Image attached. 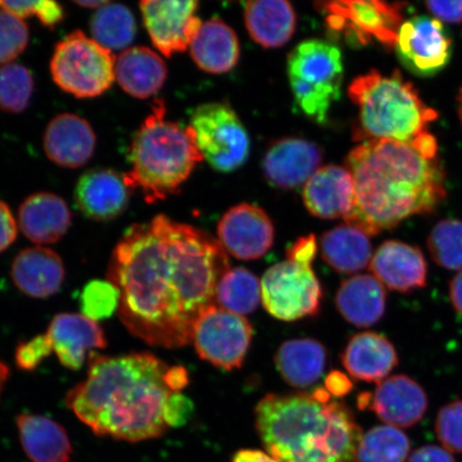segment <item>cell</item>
Instances as JSON below:
<instances>
[{"mask_svg": "<svg viewBox=\"0 0 462 462\" xmlns=\"http://www.w3.org/2000/svg\"><path fill=\"white\" fill-rule=\"evenodd\" d=\"M228 270L219 241L160 215L133 224L121 236L106 280L120 291L117 315L133 337L177 349L192 343L195 323L215 304L218 282Z\"/></svg>", "mask_w": 462, "mask_h": 462, "instance_id": "cell-1", "label": "cell"}, {"mask_svg": "<svg viewBox=\"0 0 462 462\" xmlns=\"http://www.w3.org/2000/svg\"><path fill=\"white\" fill-rule=\"evenodd\" d=\"M87 378L69 391L66 404L97 437L131 443L170 430L166 404L177 393L171 366L149 352L108 356L90 352Z\"/></svg>", "mask_w": 462, "mask_h": 462, "instance_id": "cell-2", "label": "cell"}, {"mask_svg": "<svg viewBox=\"0 0 462 462\" xmlns=\"http://www.w3.org/2000/svg\"><path fill=\"white\" fill-rule=\"evenodd\" d=\"M437 154L430 132L412 143L368 141L352 150L346 169L354 177L356 206L346 224L374 236L435 209L446 198Z\"/></svg>", "mask_w": 462, "mask_h": 462, "instance_id": "cell-3", "label": "cell"}, {"mask_svg": "<svg viewBox=\"0 0 462 462\" xmlns=\"http://www.w3.org/2000/svg\"><path fill=\"white\" fill-rule=\"evenodd\" d=\"M256 429L267 453L282 462H357L363 437L354 413L326 389L264 396Z\"/></svg>", "mask_w": 462, "mask_h": 462, "instance_id": "cell-4", "label": "cell"}, {"mask_svg": "<svg viewBox=\"0 0 462 462\" xmlns=\"http://www.w3.org/2000/svg\"><path fill=\"white\" fill-rule=\"evenodd\" d=\"M163 101L138 129L130 148V171L125 179L148 204L178 193L202 159L188 129L165 118Z\"/></svg>", "mask_w": 462, "mask_h": 462, "instance_id": "cell-5", "label": "cell"}, {"mask_svg": "<svg viewBox=\"0 0 462 462\" xmlns=\"http://www.w3.org/2000/svg\"><path fill=\"white\" fill-rule=\"evenodd\" d=\"M348 94L359 107L356 136L364 142L412 143L429 132L430 124L438 117L397 71L361 75L349 86Z\"/></svg>", "mask_w": 462, "mask_h": 462, "instance_id": "cell-6", "label": "cell"}, {"mask_svg": "<svg viewBox=\"0 0 462 462\" xmlns=\"http://www.w3.org/2000/svg\"><path fill=\"white\" fill-rule=\"evenodd\" d=\"M289 82L301 111L318 124L327 120L340 97L344 61L338 46L320 39L306 40L288 57Z\"/></svg>", "mask_w": 462, "mask_h": 462, "instance_id": "cell-7", "label": "cell"}, {"mask_svg": "<svg viewBox=\"0 0 462 462\" xmlns=\"http://www.w3.org/2000/svg\"><path fill=\"white\" fill-rule=\"evenodd\" d=\"M116 58L83 32L75 31L56 45L51 60L54 82L77 97H96L116 80Z\"/></svg>", "mask_w": 462, "mask_h": 462, "instance_id": "cell-8", "label": "cell"}, {"mask_svg": "<svg viewBox=\"0 0 462 462\" xmlns=\"http://www.w3.org/2000/svg\"><path fill=\"white\" fill-rule=\"evenodd\" d=\"M189 130L202 159L217 171L238 170L250 154L245 125L225 104L208 103L196 108Z\"/></svg>", "mask_w": 462, "mask_h": 462, "instance_id": "cell-9", "label": "cell"}, {"mask_svg": "<svg viewBox=\"0 0 462 462\" xmlns=\"http://www.w3.org/2000/svg\"><path fill=\"white\" fill-rule=\"evenodd\" d=\"M321 300L322 289L311 269V262L287 257L263 277V304L277 319L294 321L315 316Z\"/></svg>", "mask_w": 462, "mask_h": 462, "instance_id": "cell-10", "label": "cell"}, {"mask_svg": "<svg viewBox=\"0 0 462 462\" xmlns=\"http://www.w3.org/2000/svg\"><path fill=\"white\" fill-rule=\"evenodd\" d=\"M253 337L251 323L244 316L212 304L196 321L192 343L202 360L233 371L242 366Z\"/></svg>", "mask_w": 462, "mask_h": 462, "instance_id": "cell-11", "label": "cell"}, {"mask_svg": "<svg viewBox=\"0 0 462 462\" xmlns=\"http://www.w3.org/2000/svg\"><path fill=\"white\" fill-rule=\"evenodd\" d=\"M333 32L351 43L367 44L377 40L396 45L402 25L401 7L383 2H331L318 4Z\"/></svg>", "mask_w": 462, "mask_h": 462, "instance_id": "cell-12", "label": "cell"}, {"mask_svg": "<svg viewBox=\"0 0 462 462\" xmlns=\"http://www.w3.org/2000/svg\"><path fill=\"white\" fill-rule=\"evenodd\" d=\"M395 48L402 65L420 77L441 71L452 55V42L446 28L440 21L429 16L404 22Z\"/></svg>", "mask_w": 462, "mask_h": 462, "instance_id": "cell-13", "label": "cell"}, {"mask_svg": "<svg viewBox=\"0 0 462 462\" xmlns=\"http://www.w3.org/2000/svg\"><path fill=\"white\" fill-rule=\"evenodd\" d=\"M140 8L150 39L166 57L186 51L202 25L194 0H144Z\"/></svg>", "mask_w": 462, "mask_h": 462, "instance_id": "cell-14", "label": "cell"}, {"mask_svg": "<svg viewBox=\"0 0 462 462\" xmlns=\"http://www.w3.org/2000/svg\"><path fill=\"white\" fill-rule=\"evenodd\" d=\"M219 244L236 259L262 258L274 244V226L262 208L240 204L231 208L217 226Z\"/></svg>", "mask_w": 462, "mask_h": 462, "instance_id": "cell-15", "label": "cell"}, {"mask_svg": "<svg viewBox=\"0 0 462 462\" xmlns=\"http://www.w3.org/2000/svg\"><path fill=\"white\" fill-rule=\"evenodd\" d=\"M322 152L313 142L288 137L275 142L264 155L263 169L273 186L293 189L303 186L319 170Z\"/></svg>", "mask_w": 462, "mask_h": 462, "instance_id": "cell-16", "label": "cell"}, {"mask_svg": "<svg viewBox=\"0 0 462 462\" xmlns=\"http://www.w3.org/2000/svg\"><path fill=\"white\" fill-rule=\"evenodd\" d=\"M131 189L125 175L99 169L84 173L75 189V202L83 215L96 222L119 217L129 206Z\"/></svg>", "mask_w": 462, "mask_h": 462, "instance_id": "cell-17", "label": "cell"}, {"mask_svg": "<svg viewBox=\"0 0 462 462\" xmlns=\"http://www.w3.org/2000/svg\"><path fill=\"white\" fill-rule=\"evenodd\" d=\"M46 334L53 345L58 360L71 371H79L90 352L107 346L106 333L99 323L82 314L56 315Z\"/></svg>", "mask_w": 462, "mask_h": 462, "instance_id": "cell-18", "label": "cell"}, {"mask_svg": "<svg viewBox=\"0 0 462 462\" xmlns=\"http://www.w3.org/2000/svg\"><path fill=\"white\" fill-rule=\"evenodd\" d=\"M303 200L308 210L315 217L346 219L356 206L354 177L344 167H320L304 184Z\"/></svg>", "mask_w": 462, "mask_h": 462, "instance_id": "cell-19", "label": "cell"}, {"mask_svg": "<svg viewBox=\"0 0 462 462\" xmlns=\"http://www.w3.org/2000/svg\"><path fill=\"white\" fill-rule=\"evenodd\" d=\"M97 137L86 119L70 113L57 115L46 126L43 148L53 163L79 169L94 155Z\"/></svg>", "mask_w": 462, "mask_h": 462, "instance_id": "cell-20", "label": "cell"}, {"mask_svg": "<svg viewBox=\"0 0 462 462\" xmlns=\"http://www.w3.org/2000/svg\"><path fill=\"white\" fill-rule=\"evenodd\" d=\"M369 407L385 424L407 429L423 419L429 400L418 383L407 375L397 374L381 381L371 396Z\"/></svg>", "mask_w": 462, "mask_h": 462, "instance_id": "cell-21", "label": "cell"}, {"mask_svg": "<svg viewBox=\"0 0 462 462\" xmlns=\"http://www.w3.org/2000/svg\"><path fill=\"white\" fill-rule=\"evenodd\" d=\"M371 271L391 291L410 292L426 286L427 263L418 247L400 241H386L374 253Z\"/></svg>", "mask_w": 462, "mask_h": 462, "instance_id": "cell-22", "label": "cell"}, {"mask_svg": "<svg viewBox=\"0 0 462 462\" xmlns=\"http://www.w3.org/2000/svg\"><path fill=\"white\" fill-rule=\"evenodd\" d=\"M11 279L20 291L33 299H46L60 291L66 279L65 263L49 247L33 246L17 254Z\"/></svg>", "mask_w": 462, "mask_h": 462, "instance_id": "cell-23", "label": "cell"}, {"mask_svg": "<svg viewBox=\"0 0 462 462\" xmlns=\"http://www.w3.org/2000/svg\"><path fill=\"white\" fill-rule=\"evenodd\" d=\"M71 223V212L66 201L53 193L28 196L20 207V228L34 245L56 244L66 236Z\"/></svg>", "mask_w": 462, "mask_h": 462, "instance_id": "cell-24", "label": "cell"}, {"mask_svg": "<svg viewBox=\"0 0 462 462\" xmlns=\"http://www.w3.org/2000/svg\"><path fill=\"white\" fill-rule=\"evenodd\" d=\"M23 449L32 462H69L73 448L65 427L43 415L22 413L16 418Z\"/></svg>", "mask_w": 462, "mask_h": 462, "instance_id": "cell-25", "label": "cell"}, {"mask_svg": "<svg viewBox=\"0 0 462 462\" xmlns=\"http://www.w3.org/2000/svg\"><path fill=\"white\" fill-rule=\"evenodd\" d=\"M342 362L352 378L379 383L397 366L398 356L388 338L378 333L366 332L350 339Z\"/></svg>", "mask_w": 462, "mask_h": 462, "instance_id": "cell-26", "label": "cell"}, {"mask_svg": "<svg viewBox=\"0 0 462 462\" xmlns=\"http://www.w3.org/2000/svg\"><path fill=\"white\" fill-rule=\"evenodd\" d=\"M116 80L126 94L137 99L157 95L167 78L166 63L144 46L125 50L116 60Z\"/></svg>", "mask_w": 462, "mask_h": 462, "instance_id": "cell-27", "label": "cell"}, {"mask_svg": "<svg viewBox=\"0 0 462 462\" xmlns=\"http://www.w3.org/2000/svg\"><path fill=\"white\" fill-rule=\"evenodd\" d=\"M335 302L339 313L351 325L367 328L383 317L386 292L374 276L356 275L339 287Z\"/></svg>", "mask_w": 462, "mask_h": 462, "instance_id": "cell-28", "label": "cell"}, {"mask_svg": "<svg viewBox=\"0 0 462 462\" xmlns=\"http://www.w3.org/2000/svg\"><path fill=\"white\" fill-rule=\"evenodd\" d=\"M189 49L196 65L208 73H226L239 61L238 38L233 29L219 19L204 23Z\"/></svg>", "mask_w": 462, "mask_h": 462, "instance_id": "cell-29", "label": "cell"}, {"mask_svg": "<svg viewBox=\"0 0 462 462\" xmlns=\"http://www.w3.org/2000/svg\"><path fill=\"white\" fill-rule=\"evenodd\" d=\"M248 32L263 48L275 49L288 43L297 26V15L285 0H257L245 5Z\"/></svg>", "mask_w": 462, "mask_h": 462, "instance_id": "cell-30", "label": "cell"}, {"mask_svg": "<svg viewBox=\"0 0 462 462\" xmlns=\"http://www.w3.org/2000/svg\"><path fill=\"white\" fill-rule=\"evenodd\" d=\"M327 351L318 340H288L275 355V364L282 379L294 388L305 389L320 379L325 371Z\"/></svg>", "mask_w": 462, "mask_h": 462, "instance_id": "cell-31", "label": "cell"}, {"mask_svg": "<svg viewBox=\"0 0 462 462\" xmlns=\"http://www.w3.org/2000/svg\"><path fill=\"white\" fill-rule=\"evenodd\" d=\"M320 246L323 259L338 273H359L372 262L368 235L352 225H340L327 231L321 236Z\"/></svg>", "mask_w": 462, "mask_h": 462, "instance_id": "cell-32", "label": "cell"}, {"mask_svg": "<svg viewBox=\"0 0 462 462\" xmlns=\"http://www.w3.org/2000/svg\"><path fill=\"white\" fill-rule=\"evenodd\" d=\"M92 39L109 51L128 48L136 34L135 17L121 4L109 2L97 9L90 22Z\"/></svg>", "mask_w": 462, "mask_h": 462, "instance_id": "cell-33", "label": "cell"}, {"mask_svg": "<svg viewBox=\"0 0 462 462\" xmlns=\"http://www.w3.org/2000/svg\"><path fill=\"white\" fill-rule=\"evenodd\" d=\"M262 301V282L245 268L229 269L218 282L215 303L236 315L253 313Z\"/></svg>", "mask_w": 462, "mask_h": 462, "instance_id": "cell-34", "label": "cell"}, {"mask_svg": "<svg viewBox=\"0 0 462 462\" xmlns=\"http://www.w3.org/2000/svg\"><path fill=\"white\" fill-rule=\"evenodd\" d=\"M409 452V439L401 430L390 425L377 426L364 433L357 462H404Z\"/></svg>", "mask_w": 462, "mask_h": 462, "instance_id": "cell-35", "label": "cell"}, {"mask_svg": "<svg viewBox=\"0 0 462 462\" xmlns=\"http://www.w3.org/2000/svg\"><path fill=\"white\" fill-rule=\"evenodd\" d=\"M34 83L31 71L20 63L0 66V111L24 112L32 100Z\"/></svg>", "mask_w": 462, "mask_h": 462, "instance_id": "cell-36", "label": "cell"}, {"mask_svg": "<svg viewBox=\"0 0 462 462\" xmlns=\"http://www.w3.org/2000/svg\"><path fill=\"white\" fill-rule=\"evenodd\" d=\"M431 257L448 270H462V222L444 219L438 223L429 236Z\"/></svg>", "mask_w": 462, "mask_h": 462, "instance_id": "cell-37", "label": "cell"}, {"mask_svg": "<svg viewBox=\"0 0 462 462\" xmlns=\"http://www.w3.org/2000/svg\"><path fill=\"white\" fill-rule=\"evenodd\" d=\"M120 304V291L113 282L94 280L87 282L79 296L82 315L99 322L117 313Z\"/></svg>", "mask_w": 462, "mask_h": 462, "instance_id": "cell-38", "label": "cell"}, {"mask_svg": "<svg viewBox=\"0 0 462 462\" xmlns=\"http://www.w3.org/2000/svg\"><path fill=\"white\" fill-rule=\"evenodd\" d=\"M29 42V31L24 20L0 9V66L13 63Z\"/></svg>", "mask_w": 462, "mask_h": 462, "instance_id": "cell-39", "label": "cell"}, {"mask_svg": "<svg viewBox=\"0 0 462 462\" xmlns=\"http://www.w3.org/2000/svg\"><path fill=\"white\" fill-rule=\"evenodd\" d=\"M436 432L444 448L462 454V401L450 402L440 410Z\"/></svg>", "mask_w": 462, "mask_h": 462, "instance_id": "cell-40", "label": "cell"}, {"mask_svg": "<svg viewBox=\"0 0 462 462\" xmlns=\"http://www.w3.org/2000/svg\"><path fill=\"white\" fill-rule=\"evenodd\" d=\"M0 9L7 11L20 19H28L36 15L45 27L54 29L63 19L65 10L62 5L50 0L42 2H0Z\"/></svg>", "mask_w": 462, "mask_h": 462, "instance_id": "cell-41", "label": "cell"}, {"mask_svg": "<svg viewBox=\"0 0 462 462\" xmlns=\"http://www.w3.org/2000/svg\"><path fill=\"white\" fill-rule=\"evenodd\" d=\"M53 345L48 334H40L36 337L21 343L15 351V363L22 371L32 372L46 357L51 355Z\"/></svg>", "mask_w": 462, "mask_h": 462, "instance_id": "cell-42", "label": "cell"}, {"mask_svg": "<svg viewBox=\"0 0 462 462\" xmlns=\"http://www.w3.org/2000/svg\"><path fill=\"white\" fill-rule=\"evenodd\" d=\"M194 412V404L181 392L173 393L166 404V420L170 429L186 425Z\"/></svg>", "mask_w": 462, "mask_h": 462, "instance_id": "cell-43", "label": "cell"}, {"mask_svg": "<svg viewBox=\"0 0 462 462\" xmlns=\"http://www.w3.org/2000/svg\"><path fill=\"white\" fill-rule=\"evenodd\" d=\"M17 226L13 211L0 200V253L5 252L16 239Z\"/></svg>", "mask_w": 462, "mask_h": 462, "instance_id": "cell-44", "label": "cell"}, {"mask_svg": "<svg viewBox=\"0 0 462 462\" xmlns=\"http://www.w3.org/2000/svg\"><path fill=\"white\" fill-rule=\"evenodd\" d=\"M430 13L442 21H462V2H430L426 4Z\"/></svg>", "mask_w": 462, "mask_h": 462, "instance_id": "cell-45", "label": "cell"}, {"mask_svg": "<svg viewBox=\"0 0 462 462\" xmlns=\"http://www.w3.org/2000/svg\"><path fill=\"white\" fill-rule=\"evenodd\" d=\"M408 462H456L448 450L436 446H425L420 448L411 456Z\"/></svg>", "mask_w": 462, "mask_h": 462, "instance_id": "cell-46", "label": "cell"}, {"mask_svg": "<svg viewBox=\"0 0 462 462\" xmlns=\"http://www.w3.org/2000/svg\"><path fill=\"white\" fill-rule=\"evenodd\" d=\"M352 383L348 377L340 372H332L327 375L326 390L331 395L342 397L351 392Z\"/></svg>", "mask_w": 462, "mask_h": 462, "instance_id": "cell-47", "label": "cell"}, {"mask_svg": "<svg viewBox=\"0 0 462 462\" xmlns=\"http://www.w3.org/2000/svg\"><path fill=\"white\" fill-rule=\"evenodd\" d=\"M233 462H282L277 460L268 453L258 449H241L236 453Z\"/></svg>", "mask_w": 462, "mask_h": 462, "instance_id": "cell-48", "label": "cell"}, {"mask_svg": "<svg viewBox=\"0 0 462 462\" xmlns=\"http://www.w3.org/2000/svg\"><path fill=\"white\" fill-rule=\"evenodd\" d=\"M449 297L454 309L462 315V270L450 282Z\"/></svg>", "mask_w": 462, "mask_h": 462, "instance_id": "cell-49", "label": "cell"}, {"mask_svg": "<svg viewBox=\"0 0 462 462\" xmlns=\"http://www.w3.org/2000/svg\"><path fill=\"white\" fill-rule=\"evenodd\" d=\"M109 2H106V0H84V2H75L79 7L87 8V9H100L104 7V5H107Z\"/></svg>", "mask_w": 462, "mask_h": 462, "instance_id": "cell-50", "label": "cell"}, {"mask_svg": "<svg viewBox=\"0 0 462 462\" xmlns=\"http://www.w3.org/2000/svg\"><path fill=\"white\" fill-rule=\"evenodd\" d=\"M10 368L5 364L0 361V395H2L5 383L9 379Z\"/></svg>", "mask_w": 462, "mask_h": 462, "instance_id": "cell-51", "label": "cell"}, {"mask_svg": "<svg viewBox=\"0 0 462 462\" xmlns=\"http://www.w3.org/2000/svg\"><path fill=\"white\" fill-rule=\"evenodd\" d=\"M458 101H459V114H460V117H461V120H462V89L460 90V94H459V97H458Z\"/></svg>", "mask_w": 462, "mask_h": 462, "instance_id": "cell-52", "label": "cell"}]
</instances>
